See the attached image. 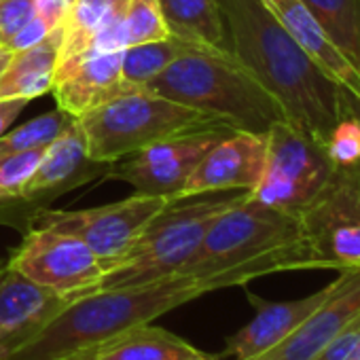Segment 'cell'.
<instances>
[{"mask_svg": "<svg viewBox=\"0 0 360 360\" xmlns=\"http://www.w3.org/2000/svg\"><path fill=\"white\" fill-rule=\"evenodd\" d=\"M299 47L343 89L360 102V70L333 43L322 24L301 0H261Z\"/></svg>", "mask_w": 360, "mask_h": 360, "instance_id": "cell-18", "label": "cell"}, {"mask_svg": "<svg viewBox=\"0 0 360 360\" xmlns=\"http://www.w3.org/2000/svg\"><path fill=\"white\" fill-rule=\"evenodd\" d=\"M34 18V0H0V47Z\"/></svg>", "mask_w": 360, "mask_h": 360, "instance_id": "cell-28", "label": "cell"}, {"mask_svg": "<svg viewBox=\"0 0 360 360\" xmlns=\"http://www.w3.org/2000/svg\"><path fill=\"white\" fill-rule=\"evenodd\" d=\"M187 49H191L189 43H183L174 37H167L163 41L129 45L123 49V60H121L123 79L134 89H142L150 79L161 75L176 58L183 56Z\"/></svg>", "mask_w": 360, "mask_h": 360, "instance_id": "cell-24", "label": "cell"}, {"mask_svg": "<svg viewBox=\"0 0 360 360\" xmlns=\"http://www.w3.org/2000/svg\"><path fill=\"white\" fill-rule=\"evenodd\" d=\"M167 204L169 200L165 198L134 193L121 202L87 210L37 208L28 219V229L43 227L79 238L94 250L106 271L129 250L150 219Z\"/></svg>", "mask_w": 360, "mask_h": 360, "instance_id": "cell-8", "label": "cell"}, {"mask_svg": "<svg viewBox=\"0 0 360 360\" xmlns=\"http://www.w3.org/2000/svg\"><path fill=\"white\" fill-rule=\"evenodd\" d=\"M66 3H68V7H72V5L77 3V0H66Z\"/></svg>", "mask_w": 360, "mask_h": 360, "instance_id": "cell-35", "label": "cell"}, {"mask_svg": "<svg viewBox=\"0 0 360 360\" xmlns=\"http://www.w3.org/2000/svg\"><path fill=\"white\" fill-rule=\"evenodd\" d=\"M110 165L112 163H100L89 159L85 134L81 129L79 119H75L45 148L39 167L34 169L32 178L20 195V202L37 204V208H43V204L56 200L62 193H68L70 189H77L79 185L87 183L89 178L106 176Z\"/></svg>", "mask_w": 360, "mask_h": 360, "instance_id": "cell-15", "label": "cell"}, {"mask_svg": "<svg viewBox=\"0 0 360 360\" xmlns=\"http://www.w3.org/2000/svg\"><path fill=\"white\" fill-rule=\"evenodd\" d=\"M75 119L77 117H70L68 112H64L60 108L45 112V115H39L37 119L20 125L18 129L0 136V157L11 155V153L49 146Z\"/></svg>", "mask_w": 360, "mask_h": 360, "instance_id": "cell-25", "label": "cell"}, {"mask_svg": "<svg viewBox=\"0 0 360 360\" xmlns=\"http://www.w3.org/2000/svg\"><path fill=\"white\" fill-rule=\"evenodd\" d=\"M295 269H318L301 219L274 210L248 193L210 225L178 276L195 280L206 295Z\"/></svg>", "mask_w": 360, "mask_h": 360, "instance_id": "cell-2", "label": "cell"}, {"mask_svg": "<svg viewBox=\"0 0 360 360\" xmlns=\"http://www.w3.org/2000/svg\"><path fill=\"white\" fill-rule=\"evenodd\" d=\"M333 169L335 165L320 140L290 121H280L267 131L265 169L250 195L274 210L301 219L328 185Z\"/></svg>", "mask_w": 360, "mask_h": 360, "instance_id": "cell-7", "label": "cell"}, {"mask_svg": "<svg viewBox=\"0 0 360 360\" xmlns=\"http://www.w3.org/2000/svg\"><path fill=\"white\" fill-rule=\"evenodd\" d=\"M318 269L360 265V161L335 165L316 202L301 214Z\"/></svg>", "mask_w": 360, "mask_h": 360, "instance_id": "cell-9", "label": "cell"}, {"mask_svg": "<svg viewBox=\"0 0 360 360\" xmlns=\"http://www.w3.org/2000/svg\"><path fill=\"white\" fill-rule=\"evenodd\" d=\"M64 28H53L41 43L11 56L7 70L0 77V98L34 100L53 87L60 62Z\"/></svg>", "mask_w": 360, "mask_h": 360, "instance_id": "cell-20", "label": "cell"}, {"mask_svg": "<svg viewBox=\"0 0 360 360\" xmlns=\"http://www.w3.org/2000/svg\"><path fill=\"white\" fill-rule=\"evenodd\" d=\"M68 3L66 0H34V15L41 18L49 30L64 24L68 15Z\"/></svg>", "mask_w": 360, "mask_h": 360, "instance_id": "cell-31", "label": "cell"}, {"mask_svg": "<svg viewBox=\"0 0 360 360\" xmlns=\"http://www.w3.org/2000/svg\"><path fill=\"white\" fill-rule=\"evenodd\" d=\"M7 267L70 301L96 292L104 276L102 261L85 242L43 227L26 231Z\"/></svg>", "mask_w": 360, "mask_h": 360, "instance_id": "cell-10", "label": "cell"}, {"mask_svg": "<svg viewBox=\"0 0 360 360\" xmlns=\"http://www.w3.org/2000/svg\"><path fill=\"white\" fill-rule=\"evenodd\" d=\"M142 89L242 131L267 134L271 125L288 121L282 106L231 53L191 47Z\"/></svg>", "mask_w": 360, "mask_h": 360, "instance_id": "cell-4", "label": "cell"}, {"mask_svg": "<svg viewBox=\"0 0 360 360\" xmlns=\"http://www.w3.org/2000/svg\"><path fill=\"white\" fill-rule=\"evenodd\" d=\"M328 286L307 295L303 299L290 301H269L257 297L255 292H246L250 305L255 307L252 320L229 335L225 339V349L221 356H229L233 360H255L282 339H286L328 295Z\"/></svg>", "mask_w": 360, "mask_h": 360, "instance_id": "cell-16", "label": "cell"}, {"mask_svg": "<svg viewBox=\"0 0 360 360\" xmlns=\"http://www.w3.org/2000/svg\"><path fill=\"white\" fill-rule=\"evenodd\" d=\"M360 316V265L339 269L326 299L278 345L255 360H311Z\"/></svg>", "mask_w": 360, "mask_h": 360, "instance_id": "cell-13", "label": "cell"}, {"mask_svg": "<svg viewBox=\"0 0 360 360\" xmlns=\"http://www.w3.org/2000/svg\"><path fill=\"white\" fill-rule=\"evenodd\" d=\"M11 51H7L5 47H0V77H3V72L7 70V66H9V62H11Z\"/></svg>", "mask_w": 360, "mask_h": 360, "instance_id": "cell-33", "label": "cell"}, {"mask_svg": "<svg viewBox=\"0 0 360 360\" xmlns=\"http://www.w3.org/2000/svg\"><path fill=\"white\" fill-rule=\"evenodd\" d=\"M87 155L100 163H115L153 144L185 138L217 127L223 121L195 108L159 98L144 89L127 91L79 117Z\"/></svg>", "mask_w": 360, "mask_h": 360, "instance_id": "cell-6", "label": "cell"}, {"mask_svg": "<svg viewBox=\"0 0 360 360\" xmlns=\"http://www.w3.org/2000/svg\"><path fill=\"white\" fill-rule=\"evenodd\" d=\"M51 30L47 28V24L41 20V18H32L7 45H5V49L7 51H11V53H18V51H24V49H28V47H32V45H37V43H41L47 34H49Z\"/></svg>", "mask_w": 360, "mask_h": 360, "instance_id": "cell-30", "label": "cell"}, {"mask_svg": "<svg viewBox=\"0 0 360 360\" xmlns=\"http://www.w3.org/2000/svg\"><path fill=\"white\" fill-rule=\"evenodd\" d=\"M219 7L236 60L292 125L324 144L349 91L299 47L261 0H219Z\"/></svg>", "mask_w": 360, "mask_h": 360, "instance_id": "cell-1", "label": "cell"}, {"mask_svg": "<svg viewBox=\"0 0 360 360\" xmlns=\"http://www.w3.org/2000/svg\"><path fill=\"white\" fill-rule=\"evenodd\" d=\"M47 146L0 157V202L20 200L24 187L39 167Z\"/></svg>", "mask_w": 360, "mask_h": 360, "instance_id": "cell-27", "label": "cell"}, {"mask_svg": "<svg viewBox=\"0 0 360 360\" xmlns=\"http://www.w3.org/2000/svg\"><path fill=\"white\" fill-rule=\"evenodd\" d=\"M267 134L233 129L200 161L178 200L225 191H252L265 169Z\"/></svg>", "mask_w": 360, "mask_h": 360, "instance_id": "cell-12", "label": "cell"}, {"mask_svg": "<svg viewBox=\"0 0 360 360\" xmlns=\"http://www.w3.org/2000/svg\"><path fill=\"white\" fill-rule=\"evenodd\" d=\"M311 360H360V316Z\"/></svg>", "mask_w": 360, "mask_h": 360, "instance_id": "cell-29", "label": "cell"}, {"mask_svg": "<svg viewBox=\"0 0 360 360\" xmlns=\"http://www.w3.org/2000/svg\"><path fill=\"white\" fill-rule=\"evenodd\" d=\"M5 269H7V259H5L3 255H0V276L5 274Z\"/></svg>", "mask_w": 360, "mask_h": 360, "instance_id": "cell-34", "label": "cell"}, {"mask_svg": "<svg viewBox=\"0 0 360 360\" xmlns=\"http://www.w3.org/2000/svg\"><path fill=\"white\" fill-rule=\"evenodd\" d=\"M204 290L191 278H167L153 284L96 290L70 305L11 360H62L106 341L127 328L185 305Z\"/></svg>", "mask_w": 360, "mask_h": 360, "instance_id": "cell-3", "label": "cell"}, {"mask_svg": "<svg viewBox=\"0 0 360 360\" xmlns=\"http://www.w3.org/2000/svg\"><path fill=\"white\" fill-rule=\"evenodd\" d=\"M127 0H77L62 24V51L56 72L79 62L89 45L119 18L125 15Z\"/></svg>", "mask_w": 360, "mask_h": 360, "instance_id": "cell-22", "label": "cell"}, {"mask_svg": "<svg viewBox=\"0 0 360 360\" xmlns=\"http://www.w3.org/2000/svg\"><path fill=\"white\" fill-rule=\"evenodd\" d=\"M70 360H219L150 322L127 328L98 345L68 356Z\"/></svg>", "mask_w": 360, "mask_h": 360, "instance_id": "cell-19", "label": "cell"}, {"mask_svg": "<svg viewBox=\"0 0 360 360\" xmlns=\"http://www.w3.org/2000/svg\"><path fill=\"white\" fill-rule=\"evenodd\" d=\"M231 131L233 127H217L153 144L131 155V159L110 165L106 178L131 185L134 193L176 202L206 153Z\"/></svg>", "mask_w": 360, "mask_h": 360, "instance_id": "cell-11", "label": "cell"}, {"mask_svg": "<svg viewBox=\"0 0 360 360\" xmlns=\"http://www.w3.org/2000/svg\"><path fill=\"white\" fill-rule=\"evenodd\" d=\"M62 360H70V358H62Z\"/></svg>", "mask_w": 360, "mask_h": 360, "instance_id": "cell-36", "label": "cell"}, {"mask_svg": "<svg viewBox=\"0 0 360 360\" xmlns=\"http://www.w3.org/2000/svg\"><path fill=\"white\" fill-rule=\"evenodd\" d=\"M333 43L360 70V0H301Z\"/></svg>", "mask_w": 360, "mask_h": 360, "instance_id": "cell-23", "label": "cell"}, {"mask_svg": "<svg viewBox=\"0 0 360 360\" xmlns=\"http://www.w3.org/2000/svg\"><path fill=\"white\" fill-rule=\"evenodd\" d=\"M125 30L129 45L163 41L169 37L159 0H127L125 5Z\"/></svg>", "mask_w": 360, "mask_h": 360, "instance_id": "cell-26", "label": "cell"}, {"mask_svg": "<svg viewBox=\"0 0 360 360\" xmlns=\"http://www.w3.org/2000/svg\"><path fill=\"white\" fill-rule=\"evenodd\" d=\"M68 305L70 299L7 267L0 276V360L30 345Z\"/></svg>", "mask_w": 360, "mask_h": 360, "instance_id": "cell-14", "label": "cell"}, {"mask_svg": "<svg viewBox=\"0 0 360 360\" xmlns=\"http://www.w3.org/2000/svg\"><path fill=\"white\" fill-rule=\"evenodd\" d=\"M250 191L208 193V198L180 204L169 202L142 229L129 250L102 276L98 290L129 288L176 278L202 244L210 225Z\"/></svg>", "mask_w": 360, "mask_h": 360, "instance_id": "cell-5", "label": "cell"}, {"mask_svg": "<svg viewBox=\"0 0 360 360\" xmlns=\"http://www.w3.org/2000/svg\"><path fill=\"white\" fill-rule=\"evenodd\" d=\"M121 60L123 51L89 56L66 70L56 72L51 89L56 94L58 108L79 119L89 110L134 91V87L123 79Z\"/></svg>", "mask_w": 360, "mask_h": 360, "instance_id": "cell-17", "label": "cell"}, {"mask_svg": "<svg viewBox=\"0 0 360 360\" xmlns=\"http://www.w3.org/2000/svg\"><path fill=\"white\" fill-rule=\"evenodd\" d=\"M32 100L26 98H0V136H5L11 123L20 117V112L30 104Z\"/></svg>", "mask_w": 360, "mask_h": 360, "instance_id": "cell-32", "label": "cell"}, {"mask_svg": "<svg viewBox=\"0 0 360 360\" xmlns=\"http://www.w3.org/2000/svg\"><path fill=\"white\" fill-rule=\"evenodd\" d=\"M159 7L169 37L204 51L231 53L219 0H159Z\"/></svg>", "mask_w": 360, "mask_h": 360, "instance_id": "cell-21", "label": "cell"}]
</instances>
